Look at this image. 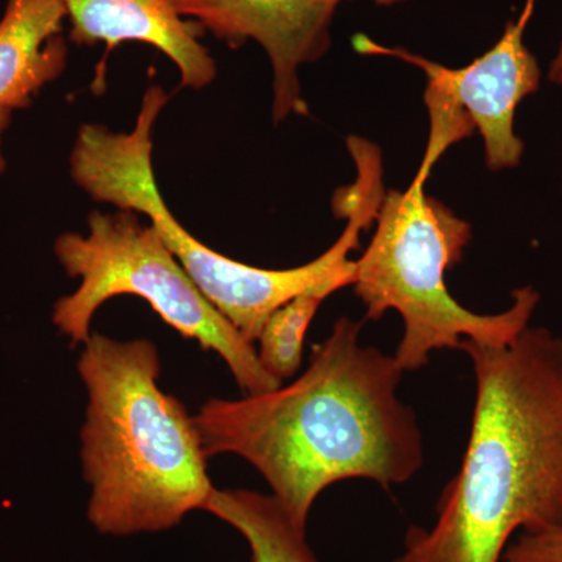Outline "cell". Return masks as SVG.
<instances>
[{
	"mask_svg": "<svg viewBox=\"0 0 562 562\" xmlns=\"http://www.w3.org/2000/svg\"><path fill=\"white\" fill-rule=\"evenodd\" d=\"M364 322L341 317L291 383L239 401L210 398L194 416L206 458L236 454L254 465L299 530L322 492L344 480L384 491L424 465V436L398 397L394 355L361 342Z\"/></svg>",
	"mask_w": 562,
	"mask_h": 562,
	"instance_id": "cell-1",
	"label": "cell"
},
{
	"mask_svg": "<svg viewBox=\"0 0 562 562\" xmlns=\"http://www.w3.org/2000/svg\"><path fill=\"white\" fill-rule=\"evenodd\" d=\"M475 379L460 471L430 528L392 562H502L520 532L562 528V336L527 328L502 347L462 342Z\"/></svg>",
	"mask_w": 562,
	"mask_h": 562,
	"instance_id": "cell-2",
	"label": "cell"
},
{
	"mask_svg": "<svg viewBox=\"0 0 562 562\" xmlns=\"http://www.w3.org/2000/svg\"><path fill=\"white\" fill-rule=\"evenodd\" d=\"M77 369L88 394L80 457L92 527L127 538L171 530L205 512L216 490L209 458L194 416L158 384L155 344L91 333Z\"/></svg>",
	"mask_w": 562,
	"mask_h": 562,
	"instance_id": "cell-3",
	"label": "cell"
},
{
	"mask_svg": "<svg viewBox=\"0 0 562 562\" xmlns=\"http://www.w3.org/2000/svg\"><path fill=\"white\" fill-rule=\"evenodd\" d=\"M427 180L414 177L405 191L384 192L375 233L355 260V294L366 319L395 312L403 335L394 357L405 372L430 364L431 355L461 350L462 342L502 347L531 324L541 303L535 286L513 291L505 312L473 313L450 294L446 273L464 260L472 227L449 206L425 192Z\"/></svg>",
	"mask_w": 562,
	"mask_h": 562,
	"instance_id": "cell-4",
	"label": "cell"
},
{
	"mask_svg": "<svg viewBox=\"0 0 562 562\" xmlns=\"http://www.w3.org/2000/svg\"><path fill=\"white\" fill-rule=\"evenodd\" d=\"M168 102V92L151 85L132 132H111L101 124L81 125L70 151V177L92 201L144 214L206 301L255 344L262 325L279 306L341 277L349 265V251L335 243L297 268L262 269L232 260L199 241L173 216L155 180L151 133Z\"/></svg>",
	"mask_w": 562,
	"mask_h": 562,
	"instance_id": "cell-5",
	"label": "cell"
},
{
	"mask_svg": "<svg viewBox=\"0 0 562 562\" xmlns=\"http://www.w3.org/2000/svg\"><path fill=\"white\" fill-rule=\"evenodd\" d=\"M54 251L66 273L80 279L79 290L58 299L52 313L55 327L68 336L70 346L88 341L92 317L103 303L117 295H136L184 339L214 351L246 394H262L283 384L265 371L255 344L206 301L160 233L143 225L138 213L92 211L88 235L63 233Z\"/></svg>",
	"mask_w": 562,
	"mask_h": 562,
	"instance_id": "cell-6",
	"label": "cell"
},
{
	"mask_svg": "<svg viewBox=\"0 0 562 562\" xmlns=\"http://www.w3.org/2000/svg\"><path fill=\"white\" fill-rule=\"evenodd\" d=\"M536 3L538 0H525L519 16L506 24L501 40L462 68H447L403 47L383 46L366 35L355 36L351 44L360 54L397 58L419 68L428 85L446 92L471 117L482 136L490 171H506L517 168L524 158L525 144L516 133L517 109L541 88L538 58L525 44Z\"/></svg>",
	"mask_w": 562,
	"mask_h": 562,
	"instance_id": "cell-7",
	"label": "cell"
},
{
	"mask_svg": "<svg viewBox=\"0 0 562 562\" xmlns=\"http://www.w3.org/2000/svg\"><path fill=\"white\" fill-rule=\"evenodd\" d=\"M180 16L238 49L251 40L272 66V120L306 114L299 70L330 49V27L344 0H171Z\"/></svg>",
	"mask_w": 562,
	"mask_h": 562,
	"instance_id": "cell-8",
	"label": "cell"
},
{
	"mask_svg": "<svg viewBox=\"0 0 562 562\" xmlns=\"http://www.w3.org/2000/svg\"><path fill=\"white\" fill-rule=\"evenodd\" d=\"M77 46L103 43L105 57L92 87H105V58L124 43L147 44L165 54L180 72L181 87L203 90L216 79V63L202 44L198 22L180 16L171 0H61Z\"/></svg>",
	"mask_w": 562,
	"mask_h": 562,
	"instance_id": "cell-9",
	"label": "cell"
},
{
	"mask_svg": "<svg viewBox=\"0 0 562 562\" xmlns=\"http://www.w3.org/2000/svg\"><path fill=\"white\" fill-rule=\"evenodd\" d=\"M61 0H7L0 20V110H24L68 61Z\"/></svg>",
	"mask_w": 562,
	"mask_h": 562,
	"instance_id": "cell-10",
	"label": "cell"
},
{
	"mask_svg": "<svg viewBox=\"0 0 562 562\" xmlns=\"http://www.w3.org/2000/svg\"><path fill=\"white\" fill-rule=\"evenodd\" d=\"M205 512L243 536L251 562H321L272 494L214 490Z\"/></svg>",
	"mask_w": 562,
	"mask_h": 562,
	"instance_id": "cell-11",
	"label": "cell"
},
{
	"mask_svg": "<svg viewBox=\"0 0 562 562\" xmlns=\"http://www.w3.org/2000/svg\"><path fill=\"white\" fill-rule=\"evenodd\" d=\"M351 281L335 279L295 295L268 317L258 336V360L273 379L284 383L302 368L306 331L321 308L336 291L350 288Z\"/></svg>",
	"mask_w": 562,
	"mask_h": 562,
	"instance_id": "cell-12",
	"label": "cell"
},
{
	"mask_svg": "<svg viewBox=\"0 0 562 562\" xmlns=\"http://www.w3.org/2000/svg\"><path fill=\"white\" fill-rule=\"evenodd\" d=\"M502 562H562V528L520 532L503 553Z\"/></svg>",
	"mask_w": 562,
	"mask_h": 562,
	"instance_id": "cell-13",
	"label": "cell"
},
{
	"mask_svg": "<svg viewBox=\"0 0 562 562\" xmlns=\"http://www.w3.org/2000/svg\"><path fill=\"white\" fill-rule=\"evenodd\" d=\"M547 77L557 87H562V40L560 46H558L557 54L553 55L552 61H550Z\"/></svg>",
	"mask_w": 562,
	"mask_h": 562,
	"instance_id": "cell-14",
	"label": "cell"
},
{
	"mask_svg": "<svg viewBox=\"0 0 562 562\" xmlns=\"http://www.w3.org/2000/svg\"><path fill=\"white\" fill-rule=\"evenodd\" d=\"M11 113H13V111L0 110V173L7 169V160L5 157H3L2 144L3 135H5V132L9 131L10 127Z\"/></svg>",
	"mask_w": 562,
	"mask_h": 562,
	"instance_id": "cell-15",
	"label": "cell"
}]
</instances>
